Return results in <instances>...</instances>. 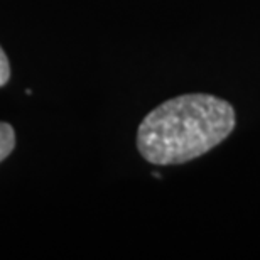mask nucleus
Instances as JSON below:
<instances>
[{"label": "nucleus", "mask_w": 260, "mask_h": 260, "mask_svg": "<svg viewBox=\"0 0 260 260\" xmlns=\"http://www.w3.org/2000/svg\"><path fill=\"white\" fill-rule=\"evenodd\" d=\"M235 123V110L226 100L206 93L181 95L144 118L137 149L150 164H184L220 145Z\"/></svg>", "instance_id": "1"}, {"label": "nucleus", "mask_w": 260, "mask_h": 260, "mask_svg": "<svg viewBox=\"0 0 260 260\" xmlns=\"http://www.w3.org/2000/svg\"><path fill=\"white\" fill-rule=\"evenodd\" d=\"M15 145V134L14 128L9 123L0 122V162L7 157V155L14 150Z\"/></svg>", "instance_id": "2"}, {"label": "nucleus", "mask_w": 260, "mask_h": 260, "mask_svg": "<svg viewBox=\"0 0 260 260\" xmlns=\"http://www.w3.org/2000/svg\"><path fill=\"white\" fill-rule=\"evenodd\" d=\"M10 78V66H9V59L5 56L4 49L0 48V86H4L5 83L9 81Z\"/></svg>", "instance_id": "3"}]
</instances>
